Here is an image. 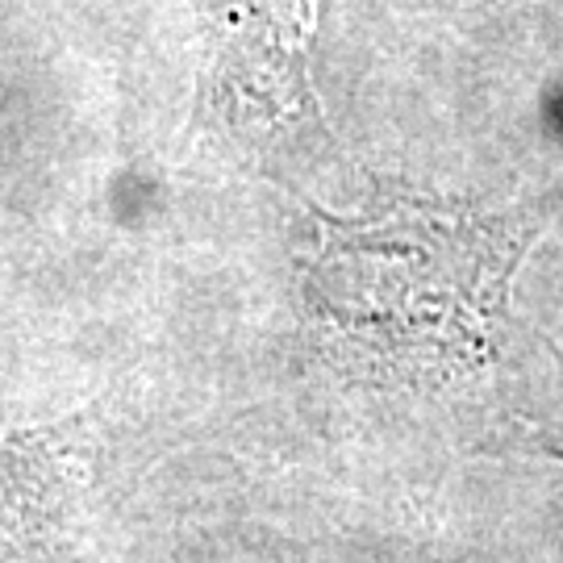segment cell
<instances>
[{"mask_svg":"<svg viewBox=\"0 0 563 563\" xmlns=\"http://www.w3.org/2000/svg\"><path fill=\"white\" fill-rule=\"evenodd\" d=\"M318 0H218L201 76V118L260 155L288 159L325 125L309 88Z\"/></svg>","mask_w":563,"mask_h":563,"instance_id":"obj_2","label":"cell"},{"mask_svg":"<svg viewBox=\"0 0 563 563\" xmlns=\"http://www.w3.org/2000/svg\"><path fill=\"white\" fill-rule=\"evenodd\" d=\"M543 230L534 205L481 213L397 197L322 218L305 297L351 363L397 380H443L497 355L509 284Z\"/></svg>","mask_w":563,"mask_h":563,"instance_id":"obj_1","label":"cell"}]
</instances>
